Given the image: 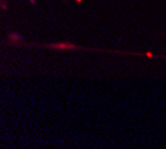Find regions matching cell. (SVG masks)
Wrapping results in <instances>:
<instances>
[{
  "mask_svg": "<svg viewBox=\"0 0 166 149\" xmlns=\"http://www.w3.org/2000/svg\"><path fill=\"white\" fill-rule=\"evenodd\" d=\"M50 48H56V49H75L76 46L72 43H51L48 45Z\"/></svg>",
  "mask_w": 166,
  "mask_h": 149,
  "instance_id": "cell-1",
  "label": "cell"
},
{
  "mask_svg": "<svg viewBox=\"0 0 166 149\" xmlns=\"http://www.w3.org/2000/svg\"><path fill=\"white\" fill-rule=\"evenodd\" d=\"M12 37H14L12 40H20V36H17V34H12Z\"/></svg>",
  "mask_w": 166,
  "mask_h": 149,
  "instance_id": "cell-2",
  "label": "cell"
},
{
  "mask_svg": "<svg viewBox=\"0 0 166 149\" xmlns=\"http://www.w3.org/2000/svg\"><path fill=\"white\" fill-rule=\"evenodd\" d=\"M76 2H78V3H81V2H82V0H76Z\"/></svg>",
  "mask_w": 166,
  "mask_h": 149,
  "instance_id": "cell-3",
  "label": "cell"
}]
</instances>
